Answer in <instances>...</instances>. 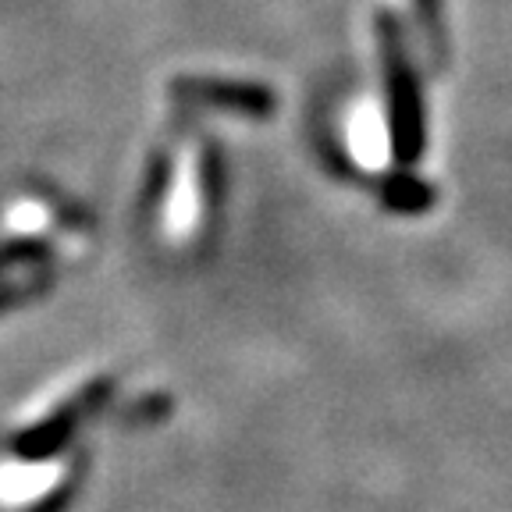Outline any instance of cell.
I'll use <instances>...</instances> for the list:
<instances>
[{
  "label": "cell",
  "instance_id": "6da1fadb",
  "mask_svg": "<svg viewBox=\"0 0 512 512\" xmlns=\"http://www.w3.org/2000/svg\"><path fill=\"white\" fill-rule=\"evenodd\" d=\"M381 40H384V61H388V82H392V107H395V136H399L402 157H413L416 143H420V118H416V96L413 82H409L406 61H402V47L395 40V29L388 22L381 25Z\"/></svg>",
  "mask_w": 512,
  "mask_h": 512
},
{
  "label": "cell",
  "instance_id": "7a4b0ae2",
  "mask_svg": "<svg viewBox=\"0 0 512 512\" xmlns=\"http://www.w3.org/2000/svg\"><path fill=\"white\" fill-rule=\"evenodd\" d=\"M416 11L424 18L427 32H438V0H416Z\"/></svg>",
  "mask_w": 512,
  "mask_h": 512
}]
</instances>
